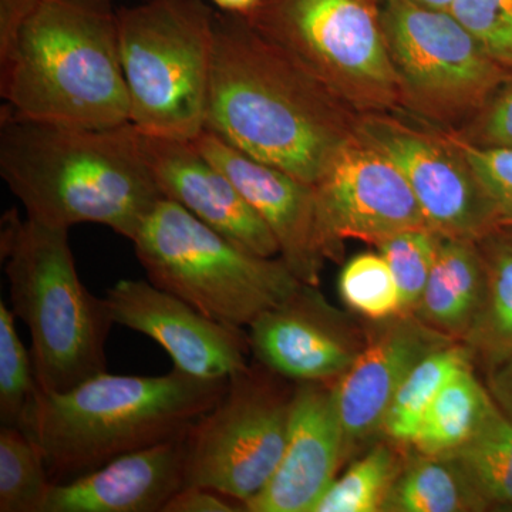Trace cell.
I'll use <instances>...</instances> for the list:
<instances>
[{
    "label": "cell",
    "mask_w": 512,
    "mask_h": 512,
    "mask_svg": "<svg viewBox=\"0 0 512 512\" xmlns=\"http://www.w3.org/2000/svg\"><path fill=\"white\" fill-rule=\"evenodd\" d=\"M402 468L394 446L377 444L343 476L336 477L313 512L382 511Z\"/></svg>",
    "instance_id": "cell-27"
},
{
    "label": "cell",
    "mask_w": 512,
    "mask_h": 512,
    "mask_svg": "<svg viewBox=\"0 0 512 512\" xmlns=\"http://www.w3.org/2000/svg\"><path fill=\"white\" fill-rule=\"evenodd\" d=\"M447 456L456 461L488 507L512 508V420L494 400L473 437Z\"/></svg>",
    "instance_id": "cell-25"
},
{
    "label": "cell",
    "mask_w": 512,
    "mask_h": 512,
    "mask_svg": "<svg viewBox=\"0 0 512 512\" xmlns=\"http://www.w3.org/2000/svg\"><path fill=\"white\" fill-rule=\"evenodd\" d=\"M37 389L32 355L20 339L15 313L0 302V421L19 426Z\"/></svg>",
    "instance_id": "cell-30"
},
{
    "label": "cell",
    "mask_w": 512,
    "mask_h": 512,
    "mask_svg": "<svg viewBox=\"0 0 512 512\" xmlns=\"http://www.w3.org/2000/svg\"><path fill=\"white\" fill-rule=\"evenodd\" d=\"M258 362L229 377L218 403L184 434L185 485L248 503L271 480L288 439L295 389Z\"/></svg>",
    "instance_id": "cell-9"
},
{
    "label": "cell",
    "mask_w": 512,
    "mask_h": 512,
    "mask_svg": "<svg viewBox=\"0 0 512 512\" xmlns=\"http://www.w3.org/2000/svg\"><path fill=\"white\" fill-rule=\"evenodd\" d=\"M348 456L332 386L295 387L288 439L281 461L247 512H313Z\"/></svg>",
    "instance_id": "cell-16"
},
{
    "label": "cell",
    "mask_w": 512,
    "mask_h": 512,
    "mask_svg": "<svg viewBox=\"0 0 512 512\" xmlns=\"http://www.w3.org/2000/svg\"><path fill=\"white\" fill-rule=\"evenodd\" d=\"M313 187L329 258L345 239L377 245L409 229H433L402 171L359 136L348 138Z\"/></svg>",
    "instance_id": "cell-11"
},
{
    "label": "cell",
    "mask_w": 512,
    "mask_h": 512,
    "mask_svg": "<svg viewBox=\"0 0 512 512\" xmlns=\"http://www.w3.org/2000/svg\"><path fill=\"white\" fill-rule=\"evenodd\" d=\"M339 293L349 308L376 322L403 313L396 281L380 254L350 259L339 275Z\"/></svg>",
    "instance_id": "cell-28"
},
{
    "label": "cell",
    "mask_w": 512,
    "mask_h": 512,
    "mask_svg": "<svg viewBox=\"0 0 512 512\" xmlns=\"http://www.w3.org/2000/svg\"><path fill=\"white\" fill-rule=\"evenodd\" d=\"M480 136L484 147L512 150V76L491 97L480 121Z\"/></svg>",
    "instance_id": "cell-33"
},
{
    "label": "cell",
    "mask_w": 512,
    "mask_h": 512,
    "mask_svg": "<svg viewBox=\"0 0 512 512\" xmlns=\"http://www.w3.org/2000/svg\"><path fill=\"white\" fill-rule=\"evenodd\" d=\"M493 207L497 227H512V150L457 143Z\"/></svg>",
    "instance_id": "cell-32"
},
{
    "label": "cell",
    "mask_w": 512,
    "mask_h": 512,
    "mask_svg": "<svg viewBox=\"0 0 512 512\" xmlns=\"http://www.w3.org/2000/svg\"><path fill=\"white\" fill-rule=\"evenodd\" d=\"M0 175L28 218L49 227L97 224L133 239L164 198L131 123L69 126L0 107Z\"/></svg>",
    "instance_id": "cell-3"
},
{
    "label": "cell",
    "mask_w": 512,
    "mask_h": 512,
    "mask_svg": "<svg viewBox=\"0 0 512 512\" xmlns=\"http://www.w3.org/2000/svg\"><path fill=\"white\" fill-rule=\"evenodd\" d=\"M409 2L426 6V8L448 10L453 5L454 0H409Z\"/></svg>",
    "instance_id": "cell-37"
},
{
    "label": "cell",
    "mask_w": 512,
    "mask_h": 512,
    "mask_svg": "<svg viewBox=\"0 0 512 512\" xmlns=\"http://www.w3.org/2000/svg\"><path fill=\"white\" fill-rule=\"evenodd\" d=\"M45 458L18 426L0 429V512H43L52 487Z\"/></svg>",
    "instance_id": "cell-26"
},
{
    "label": "cell",
    "mask_w": 512,
    "mask_h": 512,
    "mask_svg": "<svg viewBox=\"0 0 512 512\" xmlns=\"http://www.w3.org/2000/svg\"><path fill=\"white\" fill-rule=\"evenodd\" d=\"M185 485L184 437L133 451L52 484L43 512H163Z\"/></svg>",
    "instance_id": "cell-19"
},
{
    "label": "cell",
    "mask_w": 512,
    "mask_h": 512,
    "mask_svg": "<svg viewBox=\"0 0 512 512\" xmlns=\"http://www.w3.org/2000/svg\"><path fill=\"white\" fill-rule=\"evenodd\" d=\"M114 325L143 333L175 369L202 379H229L248 366L249 336L195 309L148 279H121L106 293Z\"/></svg>",
    "instance_id": "cell-13"
},
{
    "label": "cell",
    "mask_w": 512,
    "mask_h": 512,
    "mask_svg": "<svg viewBox=\"0 0 512 512\" xmlns=\"http://www.w3.org/2000/svg\"><path fill=\"white\" fill-rule=\"evenodd\" d=\"M439 238V232L433 229H409L376 245L396 281L403 313H414L419 306L436 259Z\"/></svg>",
    "instance_id": "cell-29"
},
{
    "label": "cell",
    "mask_w": 512,
    "mask_h": 512,
    "mask_svg": "<svg viewBox=\"0 0 512 512\" xmlns=\"http://www.w3.org/2000/svg\"><path fill=\"white\" fill-rule=\"evenodd\" d=\"M192 141L231 178L268 225L292 274L316 288L329 252L319 225L315 187L247 156L207 128Z\"/></svg>",
    "instance_id": "cell-14"
},
{
    "label": "cell",
    "mask_w": 512,
    "mask_h": 512,
    "mask_svg": "<svg viewBox=\"0 0 512 512\" xmlns=\"http://www.w3.org/2000/svg\"><path fill=\"white\" fill-rule=\"evenodd\" d=\"M140 144L165 198L245 251L262 258L279 255L271 229L231 178L208 160L194 141L140 133Z\"/></svg>",
    "instance_id": "cell-15"
},
{
    "label": "cell",
    "mask_w": 512,
    "mask_h": 512,
    "mask_svg": "<svg viewBox=\"0 0 512 512\" xmlns=\"http://www.w3.org/2000/svg\"><path fill=\"white\" fill-rule=\"evenodd\" d=\"M228 380L175 367L163 376L104 372L64 393L36 389L18 427L39 448L52 483H67L124 454L181 439L218 403Z\"/></svg>",
    "instance_id": "cell-4"
},
{
    "label": "cell",
    "mask_w": 512,
    "mask_h": 512,
    "mask_svg": "<svg viewBox=\"0 0 512 512\" xmlns=\"http://www.w3.org/2000/svg\"><path fill=\"white\" fill-rule=\"evenodd\" d=\"M357 136L402 171L434 231L477 241L497 227L493 207L457 144L386 117L363 120Z\"/></svg>",
    "instance_id": "cell-12"
},
{
    "label": "cell",
    "mask_w": 512,
    "mask_h": 512,
    "mask_svg": "<svg viewBox=\"0 0 512 512\" xmlns=\"http://www.w3.org/2000/svg\"><path fill=\"white\" fill-rule=\"evenodd\" d=\"M383 28L404 94L440 117L484 106L508 79L450 12L409 0H382Z\"/></svg>",
    "instance_id": "cell-10"
},
{
    "label": "cell",
    "mask_w": 512,
    "mask_h": 512,
    "mask_svg": "<svg viewBox=\"0 0 512 512\" xmlns=\"http://www.w3.org/2000/svg\"><path fill=\"white\" fill-rule=\"evenodd\" d=\"M477 245L483 256L484 299L464 340L493 366L512 356V227L491 229Z\"/></svg>",
    "instance_id": "cell-21"
},
{
    "label": "cell",
    "mask_w": 512,
    "mask_h": 512,
    "mask_svg": "<svg viewBox=\"0 0 512 512\" xmlns=\"http://www.w3.org/2000/svg\"><path fill=\"white\" fill-rule=\"evenodd\" d=\"M210 3L221 12L248 16L258 6L259 0H210Z\"/></svg>",
    "instance_id": "cell-36"
},
{
    "label": "cell",
    "mask_w": 512,
    "mask_h": 512,
    "mask_svg": "<svg viewBox=\"0 0 512 512\" xmlns=\"http://www.w3.org/2000/svg\"><path fill=\"white\" fill-rule=\"evenodd\" d=\"M332 96L244 16L217 9L205 128L316 185L348 141Z\"/></svg>",
    "instance_id": "cell-1"
},
{
    "label": "cell",
    "mask_w": 512,
    "mask_h": 512,
    "mask_svg": "<svg viewBox=\"0 0 512 512\" xmlns=\"http://www.w3.org/2000/svg\"><path fill=\"white\" fill-rule=\"evenodd\" d=\"M487 507L453 458L417 453L403 464L382 511L466 512Z\"/></svg>",
    "instance_id": "cell-22"
},
{
    "label": "cell",
    "mask_w": 512,
    "mask_h": 512,
    "mask_svg": "<svg viewBox=\"0 0 512 512\" xmlns=\"http://www.w3.org/2000/svg\"><path fill=\"white\" fill-rule=\"evenodd\" d=\"M215 13L205 0H141L117 9L130 123L195 140L205 128Z\"/></svg>",
    "instance_id": "cell-7"
},
{
    "label": "cell",
    "mask_w": 512,
    "mask_h": 512,
    "mask_svg": "<svg viewBox=\"0 0 512 512\" xmlns=\"http://www.w3.org/2000/svg\"><path fill=\"white\" fill-rule=\"evenodd\" d=\"M244 18L335 99L382 109L404 94L382 0H259Z\"/></svg>",
    "instance_id": "cell-8"
},
{
    "label": "cell",
    "mask_w": 512,
    "mask_h": 512,
    "mask_svg": "<svg viewBox=\"0 0 512 512\" xmlns=\"http://www.w3.org/2000/svg\"><path fill=\"white\" fill-rule=\"evenodd\" d=\"M383 322V328L332 386L348 451L382 431L394 394L410 370L429 353L451 343L413 313Z\"/></svg>",
    "instance_id": "cell-17"
},
{
    "label": "cell",
    "mask_w": 512,
    "mask_h": 512,
    "mask_svg": "<svg viewBox=\"0 0 512 512\" xmlns=\"http://www.w3.org/2000/svg\"><path fill=\"white\" fill-rule=\"evenodd\" d=\"M490 390L495 404L512 420V356L491 366Z\"/></svg>",
    "instance_id": "cell-35"
},
{
    "label": "cell",
    "mask_w": 512,
    "mask_h": 512,
    "mask_svg": "<svg viewBox=\"0 0 512 512\" xmlns=\"http://www.w3.org/2000/svg\"><path fill=\"white\" fill-rule=\"evenodd\" d=\"M491 403L471 366L458 370L427 407L412 446L427 456L454 453L476 433Z\"/></svg>",
    "instance_id": "cell-23"
},
{
    "label": "cell",
    "mask_w": 512,
    "mask_h": 512,
    "mask_svg": "<svg viewBox=\"0 0 512 512\" xmlns=\"http://www.w3.org/2000/svg\"><path fill=\"white\" fill-rule=\"evenodd\" d=\"M484 289L477 241L440 234L433 269L413 315L448 339H466L483 305Z\"/></svg>",
    "instance_id": "cell-20"
},
{
    "label": "cell",
    "mask_w": 512,
    "mask_h": 512,
    "mask_svg": "<svg viewBox=\"0 0 512 512\" xmlns=\"http://www.w3.org/2000/svg\"><path fill=\"white\" fill-rule=\"evenodd\" d=\"M451 13L505 69H512V0H454Z\"/></svg>",
    "instance_id": "cell-31"
},
{
    "label": "cell",
    "mask_w": 512,
    "mask_h": 512,
    "mask_svg": "<svg viewBox=\"0 0 512 512\" xmlns=\"http://www.w3.org/2000/svg\"><path fill=\"white\" fill-rule=\"evenodd\" d=\"M245 511L244 505L234 498L197 485L181 488L165 504L163 512H238Z\"/></svg>",
    "instance_id": "cell-34"
},
{
    "label": "cell",
    "mask_w": 512,
    "mask_h": 512,
    "mask_svg": "<svg viewBox=\"0 0 512 512\" xmlns=\"http://www.w3.org/2000/svg\"><path fill=\"white\" fill-rule=\"evenodd\" d=\"M0 97L23 119L130 123L114 0H0Z\"/></svg>",
    "instance_id": "cell-2"
},
{
    "label": "cell",
    "mask_w": 512,
    "mask_h": 512,
    "mask_svg": "<svg viewBox=\"0 0 512 512\" xmlns=\"http://www.w3.org/2000/svg\"><path fill=\"white\" fill-rule=\"evenodd\" d=\"M0 254L13 313L29 329L37 389L64 393L107 372L106 343L114 320L106 298L83 285L69 229L3 215Z\"/></svg>",
    "instance_id": "cell-5"
},
{
    "label": "cell",
    "mask_w": 512,
    "mask_h": 512,
    "mask_svg": "<svg viewBox=\"0 0 512 512\" xmlns=\"http://www.w3.org/2000/svg\"><path fill=\"white\" fill-rule=\"evenodd\" d=\"M471 357L468 346L448 343L410 370L394 394L382 424L383 433L393 444L412 446L427 407L450 377L471 366Z\"/></svg>",
    "instance_id": "cell-24"
},
{
    "label": "cell",
    "mask_w": 512,
    "mask_h": 512,
    "mask_svg": "<svg viewBox=\"0 0 512 512\" xmlns=\"http://www.w3.org/2000/svg\"><path fill=\"white\" fill-rule=\"evenodd\" d=\"M249 329L256 360L298 383L338 380L360 352L315 286L303 284L288 301L258 316Z\"/></svg>",
    "instance_id": "cell-18"
},
{
    "label": "cell",
    "mask_w": 512,
    "mask_h": 512,
    "mask_svg": "<svg viewBox=\"0 0 512 512\" xmlns=\"http://www.w3.org/2000/svg\"><path fill=\"white\" fill-rule=\"evenodd\" d=\"M131 242L151 284L235 328L251 326L303 285L281 256L245 251L165 197Z\"/></svg>",
    "instance_id": "cell-6"
}]
</instances>
